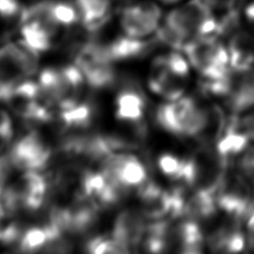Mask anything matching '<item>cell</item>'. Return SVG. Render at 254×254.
<instances>
[{
  "instance_id": "cell-14",
  "label": "cell",
  "mask_w": 254,
  "mask_h": 254,
  "mask_svg": "<svg viewBox=\"0 0 254 254\" xmlns=\"http://www.w3.org/2000/svg\"><path fill=\"white\" fill-rule=\"evenodd\" d=\"M225 98L233 113H241L254 106V70L230 72L229 89Z\"/></svg>"
},
{
  "instance_id": "cell-4",
  "label": "cell",
  "mask_w": 254,
  "mask_h": 254,
  "mask_svg": "<svg viewBox=\"0 0 254 254\" xmlns=\"http://www.w3.org/2000/svg\"><path fill=\"white\" fill-rule=\"evenodd\" d=\"M85 83L83 72L76 64L60 69L46 68L40 72L38 79L45 96L61 110L79 102Z\"/></svg>"
},
{
  "instance_id": "cell-13",
  "label": "cell",
  "mask_w": 254,
  "mask_h": 254,
  "mask_svg": "<svg viewBox=\"0 0 254 254\" xmlns=\"http://www.w3.org/2000/svg\"><path fill=\"white\" fill-rule=\"evenodd\" d=\"M140 211L147 220H163L172 215L173 194L163 190L157 184L147 181L138 188Z\"/></svg>"
},
{
  "instance_id": "cell-5",
  "label": "cell",
  "mask_w": 254,
  "mask_h": 254,
  "mask_svg": "<svg viewBox=\"0 0 254 254\" xmlns=\"http://www.w3.org/2000/svg\"><path fill=\"white\" fill-rule=\"evenodd\" d=\"M189 63L205 79H217L230 72V54L216 37L190 40L183 49Z\"/></svg>"
},
{
  "instance_id": "cell-8",
  "label": "cell",
  "mask_w": 254,
  "mask_h": 254,
  "mask_svg": "<svg viewBox=\"0 0 254 254\" xmlns=\"http://www.w3.org/2000/svg\"><path fill=\"white\" fill-rule=\"evenodd\" d=\"M8 157L13 169L40 171L49 164L53 152L37 131H30L12 145Z\"/></svg>"
},
{
  "instance_id": "cell-11",
  "label": "cell",
  "mask_w": 254,
  "mask_h": 254,
  "mask_svg": "<svg viewBox=\"0 0 254 254\" xmlns=\"http://www.w3.org/2000/svg\"><path fill=\"white\" fill-rule=\"evenodd\" d=\"M102 169L112 174L127 189L139 188L148 181L146 167L131 154H113L102 162Z\"/></svg>"
},
{
  "instance_id": "cell-21",
  "label": "cell",
  "mask_w": 254,
  "mask_h": 254,
  "mask_svg": "<svg viewBox=\"0 0 254 254\" xmlns=\"http://www.w3.org/2000/svg\"><path fill=\"white\" fill-rule=\"evenodd\" d=\"M145 98L136 89L126 88L121 92L116 99V117L127 123H139L144 117Z\"/></svg>"
},
{
  "instance_id": "cell-34",
  "label": "cell",
  "mask_w": 254,
  "mask_h": 254,
  "mask_svg": "<svg viewBox=\"0 0 254 254\" xmlns=\"http://www.w3.org/2000/svg\"><path fill=\"white\" fill-rule=\"evenodd\" d=\"M248 230H249V244L254 249V211L249 216L248 220Z\"/></svg>"
},
{
  "instance_id": "cell-10",
  "label": "cell",
  "mask_w": 254,
  "mask_h": 254,
  "mask_svg": "<svg viewBox=\"0 0 254 254\" xmlns=\"http://www.w3.org/2000/svg\"><path fill=\"white\" fill-rule=\"evenodd\" d=\"M162 19L158 4L143 0L129 3L121 12V26L125 35L134 38H144L156 33Z\"/></svg>"
},
{
  "instance_id": "cell-22",
  "label": "cell",
  "mask_w": 254,
  "mask_h": 254,
  "mask_svg": "<svg viewBox=\"0 0 254 254\" xmlns=\"http://www.w3.org/2000/svg\"><path fill=\"white\" fill-rule=\"evenodd\" d=\"M230 66L233 70L254 68V37L249 34L234 35L230 42Z\"/></svg>"
},
{
  "instance_id": "cell-17",
  "label": "cell",
  "mask_w": 254,
  "mask_h": 254,
  "mask_svg": "<svg viewBox=\"0 0 254 254\" xmlns=\"http://www.w3.org/2000/svg\"><path fill=\"white\" fill-rule=\"evenodd\" d=\"M249 140L250 137L244 130L241 122L237 119H231L228 122L223 135L217 140L214 147L220 156L229 164L232 158L241 155L246 151Z\"/></svg>"
},
{
  "instance_id": "cell-3",
  "label": "cell",
  "mask_w": 254,
  "mask_h": 254,
  "mask_svg": "<svg viewBox=\"0 0 254 254\" xmlns=\"http://www.w3.org/2000/svg\"><path fill=\"white\" fill-rule=\"evenodd\" d=\"M228 169V163L220 156L216 149L210 146L203 148L187 158L182 185L190 190H201L216 194Z\"/></svg>"
},
{
  "instance_id": "cell-37",
  "label": "cell",
  "mask_w": 254,
  "mask_h": 254,
  "mask_svg": "<svg viewBox=\"0 0 254 254\" xmlns=\"http://www.w3.org/2000/svg\"><path fill=\"white\" fill-rule=\"evenodd\" d=\"M161 1L165 2V3H175V2L181 1V0H161Z\"/></svg>"
},
{
  "instance_id": "cell-23",
  "label": "cell",
  "mask_w": 254,
  "mask_h": 254,
  "mask_svg": "<svg viewBox=\"0 0 254 254\" xmlns=\"http://www.w3.org/2000/svg\"><path fill=\"white\" fill-rule=\"evenodd\" d=\"M113 0H76L81 22L88 31H96L105 24Z\"/></svg>"
},
{
  "instance_id": "cell-20",
  "label": "cell",
  "mask_w": 254,
  "mask_h": 254,
  "mask_svg": "<svg viewBox=\"0 0 254 254\" xmlns=\"http://www.w3.org/2000/svg\"><path fill=\"white\" fill-rule=\"evenodd\" d=\"M217 208L219 206L214 194L201 190H193L192 194L185 198L182 217L195 222L204 221L211 219Z\"/></svg>"
},
{
  "instance_id": "cell-24",
  "label": "cell",
  "mask_w": 254,
  "mask_h": 254,
  "mask_svg": "<svg viewBox=\"0 0 254 254\" xmlns=\"http://www.w3.org/2000/svg\"><path fill=\"white\" fill-rule=\"evenodd\" d=\"M60 117L62 123L68 129H85L92 124L94 108L88 103L78 102L61 110Z\"/></svg>"
},
{
  "instance_id": "cell-9",
  "label": "cell",
  "mask_w": 254,
  "mask_h": 254,
  "mask_svg": "<svg viewBox=\"0 0 254 254\" xmlns=\"http://www.w3.org/2000/svg\"><path fill=\"white\" fill-rule=\"evenodd\" d=\"M38 55L25 43H7L0 47V74L18 84L38 70Z\"/></svg>"
},
{
  "instance_id": "cell-29",
  "label": "cell",
  "mask_w": 254,
  "mask_h": 254,
  "mask_svg": "<svg viewBox=\"0 0 254 254\" xmlns=\"http://www.w3.org/2000/svg\"><path fill=\"white\" fill-rule=\"evenodd\" d=\"M240 172L246 176L252 185H254V147L244 151L239 160Z\"/></svg>"
},
{
  "instance_id": "cell-16",
  "label": "cell",
  "mask_w": 254,
  "mask_h": 254,
  "mask_svg": "<svg viewBox=\"0 0 254 254\" xmlns=\"http://www.w3.org/2000/svg\"><path fill=\"white\" fill-rule=\"evenodd\" d=\"M204 237L197 222L183 219L176 225H171L170 250L181 253H198L202 251Z\"/></svg>"
},
{
  "instance_id": "cell-33",
  "label": "cell",
  "mask_w": 254,
  "mask_h": 254,
  "mask_svg": "<svg viewBox=\"0 0 254 254\" xmlns=\"http://www.w3.org/2000/svg\"><path fill=\"white\" fill-rule=\"evenodd\" d=\"M241 123L250 139H254V114L247 117V119L243 120Z\"/></svg>"
},
{
  "instance_id": "cell-12",
  "label": "cell",
  "mask_w": 254,
  "mask_h": 254,
  "mask_svg": "<svg viewBox=\"0 0 254 254\" xmlns=\"http://www.w3.org/2000/svg\"><path fill=\"white\" fill-rule=\"evenodd\" d=\"M146 217L137 208H126L117 215L113 226L112 237L130 251L139 246L146 231Z\"/></svg>"
},
{
  "instance_id": "cell-6",
  "label": "cell",
  "mask_w": 254,
  "mask_h": 254,
  "mask_svg": "<svg viewBox=\"0 0 254 254\" xmlns=\"http://www.w3.org/2000/svg\"><path fill=\"white\" fill-rule=\"evenodd\" d=\"M217 206L238 221L254 211V193L251 183L241 172H228L215 194Z\"/></svg>"
},
{
  "instance_id": "cell-18",
  "label": "cell",
  "mask_w": 254,
  "mask_h": 254,
  "mask_svg": "<svg viewBox=\"0 0 254 254\" xmlns=\"http://www.w3.org/2000/svg\"><path fill=\"white\" fill-rule=\"evenodd\" d=\"M103 53L112 63L117 61L134 60L142 57L151 52L153 44L145 42L142 38H134L129 36L117 38L107 45H101Z\"/></svg>"
},
{
  "instance_id": "cell-28",
  "label": "cell",
  "mask_w": 254,
  "mask_h": 254,
  "mask_svg": "<svg viewBox=\"0 0 254 254\" xmlns=\"http://www.w3.org/2000/svg\"><path fill=\"white\" fill-rule=\"evenodd\" d=\"M161 61L164 64L165 67L174 75L184 77L187 78L190 71L189 61L181 55L179 53H170L167 55L161 56Z\"/></svg>"
},
{
  "instance_id": "cell-27",
  "label": "cell",
  "mask_w": 254,
  "mask_h": 254,
  "mask_svg": "<svg viewBox=\"0 0 254 254\" xmlns=\"http://www.w3.org/2000/svg\"><path fill=\"white\" fill-rule=\"evenodd\" d=\"M86 251L94 254L104 253H126L129 252L113 237H97L89 240L86 244Z\"/></svg>"
},
{
  "instance_id": "cell-25",
  "label": "cell",
  "mask_w": 254,
  "mask_h": 254,
  "mask_svg": "<svg viewBox=\"0 0 254 254\" xmlns=\"http://www.w3.org/2000/svg\"><path fill=\"white\" fill-rule=\"evenodd\" d=\"M44 3L48 15L60 26L75 25L80 19L78 9L74 3L60 0H44Z\"/></svg>"
},
{
  "instance_id": "cell-32",
  "label": "cell",
  "mask_w": 254,
  "mask_h": 254,
  "mask_svg": "<svg viewBox=\"0 0 254 254\" xmlns=\"http://www.w3.org/2000/svg\"><path fill=\"white\" fill-rule=\"evenodd\" d=\"M16 85L17 84L8 80L6 77L0 75V101L6 102L7 98L9 97V95L11 94L12 89L15 88Z\"/></svg>"
},
{
  "instance_id": "cell-15",
  "label": "cell",
  "mask_w": 254,
  "mask_h": 254,
  "mask_svg": "<svg viewBox=\"0 0 254 254\" xmlns=\"http://www.w3.org/2000/svg\"><path fill=\"white\" fill-rule=\"evenodd\" d=\"M148 86L154 94L166 98L167 101H174L183 96L185 89V78L174 75L165 67L164 64L157 57L153 63Z\"/></svg>"
},
{
  "instance_id": "cell-1",
  "label": "cell",
  "mask_w": 254,
  "mask_h": 254,
  "mask_svg": "<svg viewBox=\"0 0 254 254\" xmlns=\"http://www.w3.org/2000/svg\"><path fill=\"white\" fill-rule=\"evenodd\" d=\"M164 24L188 42L201 37H216L221 34L219 19L202 0H190L174 8L167 13Z\"/></svg>"
},
{
  "instance_id": "cell-31",
  "label": "cell",
  "mask_w": 254,
  "mask_h": 254,
  "mask_svg": "<svg viewBox=\"0 0 254 254\" xmlns=\"http://www.w3.org/2000/svg\"><path fill=\"white\" fill-rule=\"evenodd\" d=\"M210 7L213 11L215 10H224V11H232L233 8L237 4L238 0H202Z\"/></svg>"
},
{
  "instance_id": "cell-30",
  "label": "cell",
  "mask_w": 254,
  "mask_h": 254,
  "mask_svg": "<svg viewBox=\"0 0 254 254\" xmlns=\"http://www.w3.org/2000/svg\"><path fill=\"white\" fill-rule=\"evenodd\" d=\"M24 9L21 8L18 0H0V17L15 18L21 16Z\"/></svg>"
},
{
  "instance_id": "cell-2",
  "label": "cell",
  "mask_w": 254,
  "mask_h": 254,
  "mask_svg": "<svg viewBox=\"0 0 254 254\" xmlns=\"http://www.w3.org/2000/svg\"><path fill=\"white\" fill-rule=\"evenodd\" d=\"M206 121V107L190 97H180L162 104L156 111V122L163 129L179 136L198 138Z\"/></svg>"
},
{
  "instance_id": "cell-36",
  "label": "cell",
  "mask_w": 254,
  "mask_h": 254,
  "mask_svg": "<svg viewBox=\"0 0 254 254\" xmlns=\"http://www.w3.org/2000/svg\"><path fill=\"white\" fill-rule=\"evenodd\" d=\"M7 215L6 210H4V206H3V203L1 201V197H0V223H1L2 220L4 219V216Z\"/></svg>"
},
{
  "instance_id": "cell-26",
  "label": "cell",
  "mask_w": 254,
  "mask_h": 254,
  "mask_svg": "<svg viewBox=\"0 0 254 254\" xmlns=\"http://www.w3.org/2000/svg\"><path fill=\"white\" fill-rule=\"evenodd\" d=\"M157 164L165 176L182 183L187 158H181L173 155V154H163L158 158Z\"/></svg>"
},
{
  "instance_id": "cell-19",
  "label": "cell",
  "mask_w": 254,
  "mask_h": 254,
  "mask_svg": "<svg viewBox=\"0 0 254 254\" xmlns=\"http://www.w3.org/2000/svg\"><path fill=\"white\" fill-rule=\"evenodd\" d=\"M207 246L213 252L238 253L246 248V238L237 224L230 223L213 231L207 238Z\"/></svg>"
},
{
  "instance_id": "cell-7",
  "label": "cell",
  "mask_w": 254,
  "mask_h": 254,
  "mask_svg": "<svg viewBox=\"0 0 254 254\" xmlns=\"http://www.w3.org/2000/svg\"><path fill=\"white\" fill-rule=\"evenodd\" d=\"M75 64L79 67L85 81L90 87L104 89L115 84V68L104 55L101 44H86L77 54Z\"/></svg>"
},
{
  "instance_id": "cell-35",
  "label": "cell",
  "mask_w": 254,
  "mask_h": 254,
  "mask_svg": "<svg viewBox=\"0 0 254 254\" xmlns=\"http://www.w3.org/2000/svg\"><path fill=\"white\" fill-rule=\"evenodd\" d=\"M244 15H246L247 19L254 25V1L250 2L246 7V10H244Z\"/></svg>"
}]
</instances>
